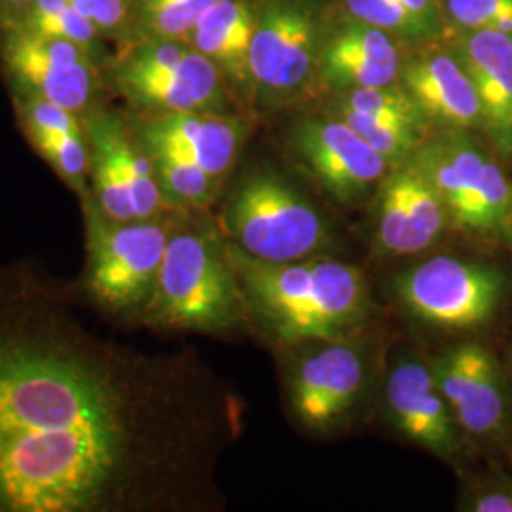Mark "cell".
Instances as JSON below:
<instances>
[{"label":"cell","instance_id":"4","mask_svg":"<svg viewBox=\"0 0 512 512\" xmlns=\"http://www.w3.org/2000/svg\"><path fill=\"white\" fill-rule=\"evenodd\" d=\"M109 95L133 114L243 112L219 69L183 38H145L112 50Z\"/></svg>","mask_w":512,"mask_h":512},{"label":"cell","instance_id":"28","mask_svg":"<svg viewBox=\"0 0 512 512\" xmlns=\"http://www.w3.org/2000/svg\"><path fill=\"white\" fill-rule=\"evenodd\" d=\"M71 4L92 21L112 48L131 40V0H71Z\"/></svg>","mask_w":512,"mask_h":512},{"label":"cell","instance_id":"25","mask_svg":"<svg viewBox=\"0 0 512 512\" xmlns=\"http://www.w3.org/2000/svg\"><path fill=\"white\" fill-rule=\"evenodd\" d=\"M327 112L342 118L355 129L370 147L374 148L389 167H399L412 160L425 139L433 133L431 129L404 124L397 120L366 116L348 109H327Z\"/></svg>","mask_w":512,"mask_h":512},{"label":"cell","instance_id":"26","mask_svg":"<svg viewBox=\"0 0 512 512\" xmlns=\"http://www.w3.org/2000/svg\"><path fill=\"white\" fill-rule=\"evenodd\" d=\"M329 109L355 110L366 116L397 120L433 131L425 116L421 114L420 107L416 105L412 95L406 92L401 82L378 88H359L334 93Z\"/></svg>","mask_w":512,"mask_h":512},{"label":"cell","instance_id":"16","mask_svg":"<svg viewBox=\"0 0 512 512\" xmlns=\"http://www.w3.org/2000/svg\"><path fill=\"white\" fill-rule=\"evenodd\" d=\"M365 357L344 340L323 342L304 357L291 380L294 418L311 431L334 427L357 404L365 387Z\"/></svg>","mask_w":512,"mask_h":512},{"label":"cell","instance_id":"7","mask_svg":"<svg viewBox=\"0 0 512 512\" xmlns=\"http://www.w3.org/2000/svg\"><path fill=\"white\" fill-rule=\"evenodd\" d=\"M222 224L243 253L266 262L310 258L330 245L325 217L272 169H256L239 181L224 209Z\"/></svg>","mask_w":512,"mask_h":512},{"label":"cell","instance_id":"9","mask_svg":"<svg viewBox=\"0 0 512 512\" xmlns=\"http://www.w3.org/2000/svg\"><path fill=\"white\" fill-rule=\"evenodd\" d=\"M90 145L93 202L112 220H148L173 213L154 162L131 128L126 110L99 105L84 118Z\"/></svg>","mask_w":512,"mask_h":512},{"label":"cell","instance_id":"18","mask_svg":"<svg viewBox=\"0 0 512 512\" xmlns=\"http://www.w3.org/2000/svg\"><path fill=\"white\" fill-rule=\"evenodd\" d=\"M442 397L459 425L471 435H490L505 416L499 370L494 355L478 344H463L431 365Z\"/></svg>","mask_w":512,"mask_h":512},{"label":"cell","instance_id":"1","mask_svg":"<svg viewBox=\"0 0 512 512\" xmlns=\"http://www.w3.org/2000/svg\"><path fill=\"white\" fill-rule=\"evenodd\" d=\"M80 283L0 262V512H154L196 490L213 404L93 327Z\"/></svg>","mask_w":512,"mask_h":512},{"label":"cell","instance_id":"19","mask_svg":"<svg viewBox=\"0 0 512 512\" xmlns=\"http://www.w3.org/2000/svg\"><path fill=\"white\" fill-rule=\"evenodd\" d=\"M444 40L475 84L482 128L501 154L512 156V35L452 31Z\"/></svg>","mask_w":512,"mask_h":512},{"label":"cell","instance_id":"14","mask_svg":"<svg viewBox=\"0 0 512 512\" xmlns=\"http://www.w3.org/2000/svg\"><path fill=\"white\" fill-rule=\"evenodd\" d=\"M376 202V245L387 255L427 251L450 222L439 192L412 162L389 169Z\"/></svg>","mask_w":512,"mask_h":512},{"label":"cell","instance_id":"17","mask_svg":"<svg viewBox=\"0 0 512 512\" xmlns=\"http://www.w3.org/2000/svg\"><path fill=\"white\" fill-rule=\"evenodd\" d=\"M19 128L78 202L90 194V145L84 118L31 93L10 92Z\"/></svg>","mask_w":512,"mask_h":512},{"label":"cell","instance_id":"15","mask_svg":"<svg viewBox=\"0 0 512 512\" xmlns=\"http://www.w3.org/2000/svg\"><path fill=\"white\" fill-rule=\"evenodd\" d=\"M406 48L384 29L332 8L321 54V86L338 93L397 84Z\"/></svg>","mask_w":512,"mask_h":512},{"label":"cell","instance_id":"5","mask_svg":"<svg viewBox=\"0 0 512 512\" xmlns=\"http://www.w3.org/2000/svg\"><path fill=\"white\" fill-rule=\"evenodd\" d=\"M330 18L329 0H256L249 109H287L323 90L321 54Z\"/></svg>","mask_w":512,"mask_h":512},{"label":"cell","instance_id":"20","mask_svg":"<svg viewBox=\"0 0 512 512\" xmlns=\"http://www.w3.org/2000/svg\"><path fill=\"white\" fill-rule=\"evenodd\" d=\"M391 418L406 439L448 458L456 450V418L440 393L431 366L403 361L387 378Z\"/></svg>","mask_w":512,"mask_h":512},{"label":"cell","instance_id":"13","mask_svg":"<svg viewBox=\"0 0 512 512\" xmlns=\"http://www.w3.org/2000/svg\"><path fill=\"white\" fill-rule=\"evenodd\" d=\"M399 82L433 131L482 128L475 84L446 40L408 46Z\"/></svg>","mask_w":512,"mask_h":512},{"label":"cell","instance_id":"30","mask_svg":"<svg viewBox=\"0 0 512 512\" xmlns=\"http://www.w3.org/2000/svg\"><path fill=\"white\" fill-rule=\"evenodd\" d=\"M478 512H512V497L505 494H488L475 503Z\"/></svg>","mask_w":512,"mask_h":512},{"label":"cell","instance_id":"27","mask_svg":"<svg viewBox=\"0 0 512 512\" xmlns=\"http://www.w3.org/2000/svg\"><path fill=\"white\" fill-rule=\"evenodd\" d=\"M452 31H499L512 35V0H442Z\"/></svg>","mask_w":512,"mask_h":512},{"label":"cell","instance_id":"10","mask_svg":"<svg viewBox=\"0 0 512 512\" xmlns=\"http://www.w3.org/2000/svg\"><path fill=\"white\" fill-rule=\"evenodd\" d=\"M395 291L404 308L427 325L473 329L494 315L505 277L478 262L435 256L397 275Z\"/></svg>","mask_w":512,"mask_h":512},{"label":"cell","instance_id":"29","mask_svg":"<svg viewBox=\"0 0 512 512\" xmlns=\"http://www.w3.org/2000/svg\"><path fill=\"white\" fill-rule=\"evenodd\" d=\"M35 0H0V25H25Z\"/></svg>","mask_w":512,"mask_h":512},{"label":"cell","instance_id":"12","mask_svg":"<svg viewBox=\"0 0 512 512\" xmlns=\"http://www.w3.org/2000/svg\"><path fill=\"white\" fill-rule=\"evenodd\" d=\"M128 116L143 147L177 154L220 181H226L238 162L251 126L245 112H128Z\"/></svg>","mask_w":512,"mask_h":512},{"label":"cell","instance_id":"6","mask_svg":"<svg viewBox=\"0 0 512 512\" xmlns=\"http://www.w3.org/2000/svg\"><path fill=\"white\" fill-rule=\"evenodd\" d=\"M86 230L82 293L97 310L139 319L154 293L177 219L112 220L93 202H80ZM179 213V211H173Z\"/></svg>","mask_w":512,"mask_h":512},{"label":"cell","instance_id":"2","mask_svg":"<svg viewBox=\"0 0 512 512\" xmlns=\"http://www.w3.org/2000/svg\"><path fill=\"white\" fill-rule=\"evenodd\" d=\"M249 311L279 342H332L359 329L370 313L363 274L346 262L310 256L266 262L228 241Z\"/></svg>","mask_w":512,"mask_h":512},{"label":"cell","instance_id":"22","mask_svg":"<svg viewBox=\"0 0 512 512\" xmlns=\"http://www.w3.org/2000/svg\"><path fill=\"white\" fill-rule=\"evenodd\" d=\"M147 152L154 162L156 179L169 209L200 213L209 209L217 200L224 181L177 154L148 148Z\"/></svg>","mask_w":512,"mask_h":512},{"label":"cell","instance_id":"24","mask_svg":"<svg viewBox=\"0 0 512 512\" xmlns=\"http://www.w3.org/2000/svg\"><path fill=\"white\" fill-rule=\"evenodd\" d=\"M219 0H131V40H186L203 14ZM128 42V44H129Z\"/></svg>","mask_w":512,"mask_h":512},{"label":"cell","instance_id":"11","mask_svg":"<svg viewBox=\"0 0 512 512\" xmlns=\"http://www.w3.org/2000/svg\"><path fill=\"white\" fill-rule=\"evenodd\" d=\"M289 145L298 164L340 203L365 198L391 169L348 122L330 112L300 118Z\"/></svg>","mask_w":512,"mask_h":512},{"label":"cell","instance_id":"3","mask_svg":"<svg viewBox=\"0 0 512 512\" xmlns=\"http://www.w3.org/2000/svg\"><path fill=\"white\" fill-rule=\"evenodd\" d=\"M249 313L228 241L211 224L175 222L139 321L156 329L215 334L238 329Z\"/></svg>","mask_w":512,"mask_h":512},{"label":"cell","instance_id":"23","mask_svg":"<svg viewBox=\"0 0 512 512\" xmlns=\"http://www.w3.org/2000/svg\"><path fill=\"white\" fill-rule=\"evenodd\" d=\"M25 25L42 35L63 38L78 44L103 67L107 65L114 50L103 35L95 29L92 21L84 18L74 8L71 0H35Z\"/></svg>","mask_w":512,"mask_h":512},{"label":"cell","instance_id":"21","mask_svg":"<svg viewBox=\"0 0 512 512\" xmlns=\"http://www.w3.org/2000/svg\"><path fill=\"white\" fill-rule=\"evenodd\" d=\"M255 21L256 0H219L186 38L219 69L241 110L249 109L251 97L249 54Z\"/></svg>","mask_w":512,"mask_h":512},{"label":"cell","instance_id":"8","mask_svg":"<svg viewBox=\"0 0 512 512\" xmlns=\"http://www.w3.org/2000/svg\"><path fill=\"white\" fill-rule=\"evenodd\" d=\"M103 65L78 44L27 25H0V73L10 92L31 93L86 118L107 103Z\"/></svg>","mask_w":512,"mask_h":512}]
</instances>
